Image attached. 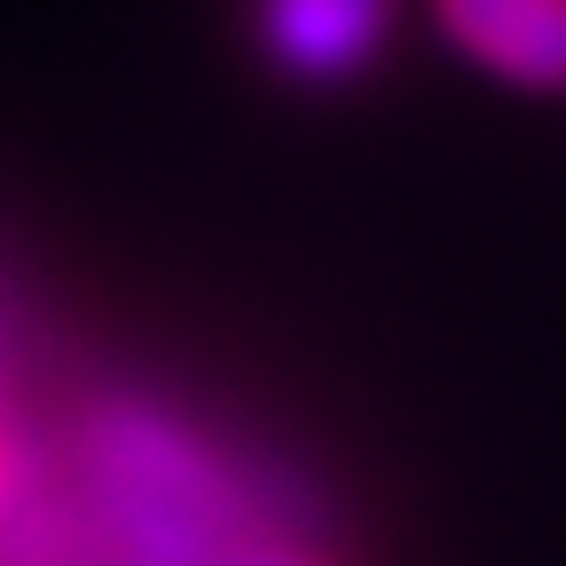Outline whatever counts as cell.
<instances>
[{"mask_svg":"<svg viewBox=\"0 0 566 566\" xmlns=\"http://www.w3.org/2000/svg\"><path fill=\"white\" fill-rule=\"evenodd\" d=\"M48 480H55V464H48V457L17 433V424H9V409H0V527H9Z\"/></svg>","mask_w":566,"mask_h":566,"instance_id":"3","label":"cell"},{"mask_svg":"<svg viewBox=\"0 0 566 566\" xmlns=\"http://www.w3.org/2000/svg\"><path fill=\"white\" fill-rule=\"evenodd\" d=\"M378 24L386 0H268V48L283 71H307V80L354 71L370 55Z\"/></svg>","mask_w":566,"mask_h":566,"instance_id":"2","label":"cell"},{"mask_svg":"<svg viewBox=\"0 0 566 566\" xmlns=\"http://www.w3.org/2000/svg\"><path fill=\"white\" fill-rule=\"evenodd\" d=\"M449 32L504 80L566 87V0H441Z\"/></svg>","mask_w":566,"mask_h":566,"instance_id":"1","label":"cell"}]
</instances>
